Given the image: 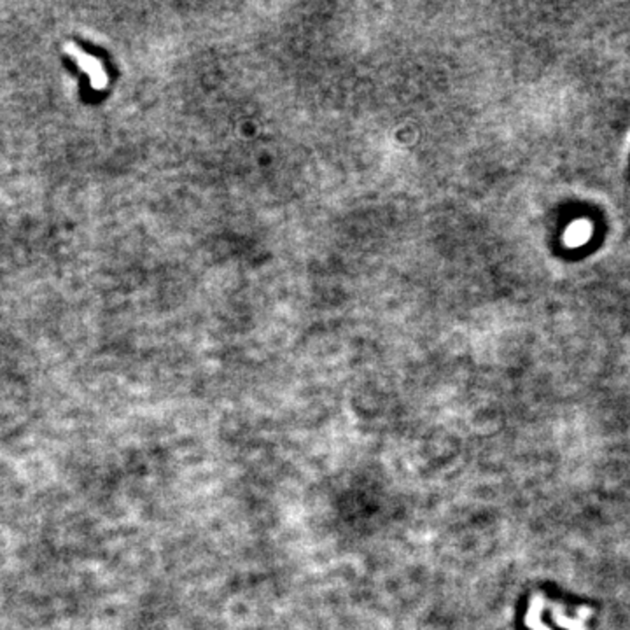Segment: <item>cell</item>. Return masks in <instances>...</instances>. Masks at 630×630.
I'll use <instances>...</instances> for the list:
<instances>
[{
	"label": "cell",
	"mask_w": 630,
	"mask_h": 630,
	"mask_svg": "<svg viewBox=\"0 0 630 630\" xmlns=\"http://www.w3.org/2000/svg\"><path fill=\"white\" fill-rule=\"evenodd\" d=\"M65 51L67 55H69V57L83 69V72H86L88 76H90L91 86H93L95 90H102V88H105L107 76L105 72H103L102 63L95 60V58L90 57V55L84 53V51H81L79 47L72 42L65 44Z\"/></svg>",
	"instance_id": "cell-1"
},
{
	"label": "cell",
	"mask_w": 630,
	"mask_h": 630,
	"mask_svg": "<svg viewBox=\"0 0 630 630\" xmlns=\"http://www.w3.org/2000/svg\"><path fill=\"white\" fill-rule=\"evenodd\" d=\"M592 235V226L587 221H576L567 228L566 231V244L569 247H580L590 239Z\"/></svg>",
	"instance_id": "cell-2"
}]
</instances>
